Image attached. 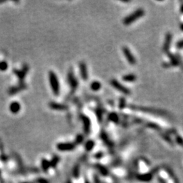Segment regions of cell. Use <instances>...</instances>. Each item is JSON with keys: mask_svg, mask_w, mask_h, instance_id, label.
Wrapping results in <instances>:
<instances>
[{"mask_svg": "<svg viewBox=\"0 0 183 183\" xmlns=\"http://www.w3.org/2000/svg\"><path fill=\"white\" fill-rule=\"evenodd\" d=\"M49 80H50V84L52 88V92L54 95L58 96L60 94V84L58 82L57 76L53 71H50L49 73Z\"/></svg>", "mask_w": 183, "mask_h": 183, "instance_id": "6da1fadb", "label": "cell"}, {"mask_svg": "<svg viewBox=\"0 0 183 183\" xmlns=\"http://www.w3.org/2000/svg\"><path fill=\"white\" fill-rule=\"evenodd\" d=\"M144 15V10L142 9H138L136 11H135L134 12H133L132 14H131L130 16L126 17L124 18V24L126 25H128V24H132L134 22L135 20H136L138 18H140V17H142Z\"/></svg>", "mask_w": 183, "mask_h": 183, "instance_id": "7a4b0ae2", "label": "cell"}, {"mask_svg": "<svg viewBox=\"0 0 183 183\" xmlns=\"http://www.w3.org/2000/svg\"><path fill=\"white\" fill-rule=\"evenodd\" d=\"M111 84L114 87L115 89H117L119 91H120L121 92L124 94H126V95H129L130 94V91L128 88H126L125 86H123L122 84H120V82H117V81L115 80H113L111 81Z\"/></svg>", "mask_w": 183, "mask_h": 183, "instance_id": "3957f363", "label": "cell"}, {"mask_svg": "<svg viewBox=\"0 0 183 183\" xmlns=\"http://www.w3.org/2000/svg\"><path fill=\"white\" fill-rule=\"evenodd\" d=\"M123 52L128 63L131 64V65H134V64L136 63L135 58L134 57V56L132 55V52H130V50L127 48V47H124Z\"/></svg>", "mask_w": 183, "mask_h": 183, "instance_id": "277c9868", "label": "cell"}, {"mask_svg": "<svg viewBox=\"0 0 183 183\" xmlns=\"http://www.w3.org/2000/svg\"><path fill=\"white\" fill-rule=\"evenodd\" d=\"M49 106L52 109L56 111H66L68 109L67 105H63V104L54 103V102H51L49 104Z\"/></svg>", "mask_w": 183, "mask_h": 183, "instance_id": "5b68a950", "label": "cell"}, {"mask_svg": "<svg viewBox=\"0 0 183 183\" xmlns=\"http://www.w3.org/2000/svg\"><path fill=\"white\" fill-rule=\"evenodd\" d=\"M81 117H82L83 124H84L85 133L89 134L90 132V128H91V122H90V120L89 117L85 115H82Z\"/></svg>", "mask_w": 183, "mask_h": 183, "instance_id": "8992f818", "label": "cell"}, {"mask_svg": "<svg viewBox=\"0 0 183 183\" xmlns=\"http://www.w3.org/2000/svg\"><path fill=\"white\" fill-rule=\"evenodd\" d=\"M68 80H69V83L71 87V89L73 90H76L78 83H77L76 78L75 77L72 71H70L69 73V75H68Z\"/></svg>", "mask_w": 183, "mask_h": 183, "instance_id": "52a82bcc", "label": "cell"}, {"mask_svg": "<svg viewBox=\"0 0 183 183\" xmlns=\"http://www.w3.org/2000/svg\"><path fill=\"white\" fill-rule=\"evenodd\" d=\"M75 148V145L73 143H60L57 145L58 150L65 151H71Z\"/></svg>", "mask_w": 183, "mask_h": 183, "instance_id": "ba28073f", "label": "cell"}, {"mask_svg": "<svg viewBox=\"0 0 183 183\" xmlns=\"http://www.w3.org/2000/svg\"><path fill=\"white\" fill-rule=\"evenodd\" d=\"M80 73L81 76L84 80H87L88 78V69H87L86 64L82 62L80 63Z\"/></svg>", "mask_w": 183, "mask_h": 183, "instance_id": "9c48e42d", "label": "cell"}, {"mask_svg": "<svg viewBox=\"0 0 183 183\" xmlns=\"http://www.w3.org/2000/svg\"><path fill=\"white\" fill-rule=\"evenodd\" d=\"M153 174L151 172H149L143 174H138L136 178L142 182H149L153 179Z\"/></svg>", "mask_w": 183, "mask_h": 183, "instance_id": "30bf717a", "label": "cell"}, {"mask_svg": "<svg viewBox=\"0 0 183 183\" xmlns=\"http://www.w3.org/2000/svg\"><path fill=\"white\" fill-rule=\"evenodd\" d=\"M171 41H172V35L170 33H167L166 35V37H165V42H164V45L163 47V50L164 52H168Z\"/></svg>", "mask_w": 183, "mask_h": 183, "instance_id": "8fae6325", "label": "cell"}, {"mask_svg": "<svg viewBox=\"0 0 183 183\" xmlns=\"http://www.w3.org/2000/svg\"><path fill=\"white\" fill-rule=\"evenodd\" d=\"M10 110L13 113H17L20 110V105L18 102H12L10 105Z\"/></svg>", "mask_w": 183, "mask_h": 183, "instance_id": "7c38bea8", "label": "cell"}, {"mask_svg": "<svg viewBox=\"0 0 183 183\" xmlns=\"http://www.w3.org/2000/svg\"><path fill=\"white\" fill-rule=\"evenodd\" d=\"M163 169H165V171L166 172L167 174H168L169 176L172 179L173 181H174V183H179L178 179L176 178V176H175L174 173V172L172 171V169L171 168H169V167H165Z\"/></svg>", "mask_w": 183, "mask_h": 183, "instance_id": "4fadbf2b", "label": "cell"}, {"mask_svg": "<svg viewBox=\"0 0 183 183\" xmlns=\"http://www.w3.org/2000/svg\"><path fill=\"white\" fill-rule=\"evenodd\" d=\"M27 71H28V67H27V66H26V67H24L21 71H16L15 73H16L17 76H18V79H19L20 81H22L24 80V77H25L26 74H27Z\"/></svg>", "mask_w": 183, "mask_h": 183, "instance_id": "5bb4252c", "label": "cell"}, {"mask_svg": "<svg viewBox=\"0 0 183 183\" xmlns=\"http://www.w3.org/2000/svg\"><path fill=\"white\" fill-rule=\"evenodd\" d=\"M25 88V86L24 85H21V86H17V87H13V88H10L9 90V94H14L18 93L20 90H22Z\"/></svg>", "mask_w": 183, "mask_h": 183, "instance_id": "9a60e30c", "label": "cell"}, {"mask_svg": "<svg viewBox=\"0 0 183 183\" xmlns=\"http://www.w3.org/2000/svg\"><path fill=\"white\" fill-rule=\"evenodd\" d=\"M136 75L133 74H129V75H126L122 77V80L125 82H134V81L136 80Z\"/></svg>", "mask_w": 183, "mask_h": 183, "instance_id": "2e32d148", "label": "cell"}, {"mask_svg": "<svg viewBox=\"0 0 183 183\" xmlns=\"http://www.w3.org/2000/svg\"><path fill=\"white\" fill-rule=\"evenodd\" d=\"M90 87H91L92 90H94V91H98V90L101 89V84L99 82H94L90 85Z\"/></svg>", "mask_w": 183, "mask_h": 183, "instance_id": "e0dca14e", "label": "cell"}, {"mask_svg": "<svg viewBox=\"0 0 183 183\" xmlns=\"http://www.w3.org/2000/svg\"><path fill=\"white\" fill-rule=\"evenodd\" d=\"M139 110L141 111H147V112H152V113H159V114L162 115V111H159V110H153V109H147V108H142V107H139Z\"/></svg>", "mask_w": 183, "mask_h": 183, "instance_id": "ac0fdd59", "label": "cell"}, {"mask_svg": "<svg viewBox=\"0 0 183 183\" xmlns=\"http://www.w3.org/2000/svg\"><path fill=\"white\" fill-rule=\"evenodd\" d=\"M94 146V142L93 140H88V142L86 143V149L87 151H90L93 149Z\"/></svg>", "mask_w": 183, "mask_h": 183, "instance_id": "d6986e66", "label": "cell"}, {"mask_svg": "<svg viewBox=\"0 0 183 183\" xmlns=\"http://www.w3.org/2000/svg\"><path fill=\"white\" fill-rule=\"evenodd\" d=\"M109 120L111 121H113L114 122H117L119 120V117L115 113H112L109 115Z\"/></svg>", "mask_w": 183, "mask_h": 183, "instance_id": "ffe728a7", "label": "cell"}, {"mask_svg": "<svg viewBox=\"0 0 183 183\" xmlns=\"http://www.w3.org/2000/svg\"><path fill=\"white\" fill-rule=\"evenodd\" d=\"M168 56H169V58H170L172 64V65H178V60H177V58L175 57L174 56H173L172 54H169V53L168 54Z\"/></svg>", "mask_w": 183, "mask_h": 183, "instance_id": "44dd1931", "label": "cell"}, {"mask_svg": "<svg viewBox=\"0 0 183 183\" xmlns=\"http://www.w3.org/2000/svg\"><path fill=\"white\" fill-rule=\"evenodd\" d=\"M41 165H42V167H43V169H44V170H46V169H48V167L50 166L51 163H50V162L48 161L46 159H43L42 163H41Z\"/></svg>", "mask_w": 183, "mask_h": 183, "instance_id": "7402d4cb", "label": "cell"}, {"mask_svg": "<svg viewBox=\"0 0 183 183\" xmlns=\"http://www.w3.org/2000/svg\"><path fill=\"white\" fill-rule=\"evenodd\" d=\"M7 69V63L5 61L0 62V71H5Z\"/></svg>", "mask_w": 183, "mask_h": 183, "instance_id": "603a6c76", "label": "cell"}, {"mask_svg": "<svg viewBox=\"0 0 183 183\" xmlns=\"http://www.w3.org/2000/svg\"><path fill=\"white\" fill-rule=\"evenodd\" d=\"M176 141L179 145H180L181 147H183V139L182 138L178 136L176 137Z\"/></svg>", "mask_w": 183, "mask_h": 183, "instance_id": "cb8c5ba5", "label": "cell"}, {"mask_svg": "<svg viewBox=\"0 0 183 183\" xmlns=\"http://www.w3.org/2000/svg\"><path fill=\"white\" fill-rule=\"evenodd\" d=\"M97 115L98 119H99V122H101V121L103 120V113H101V111H98Z\"/></svg>", "mask_w": 183, "mask_h": 183, "instance_id": "d4e9b609", "label": "cell"}, {"mask_svg": "<svg viewBox=\"0 0 183 183\" xmlns=\"http://www.w3.org/2000/svg\"><path fill=\"white\" fill-rule=\"evenodd\" d=\"M83 139H84V138H83L82 135H78L77 136L76 142L77 143H82V141H83Z\"/></svg>", "mask_w": 183, "mask_h": 183, "instance_id": "484cf974", "label": "cell"}, {"mask_svg": "<svg viewBox=\"0 0 183 183\" xmlns=\"http://www.w3.org/2000/svg\"><path fill=\"white\" fill-rule=\"evenodd\" d=\"M126 103H125V100L124 99H121L120 100V108L121 109H122L125 107Z\"/></svg>", "mask_w": 183, "mask_h": 183, "instance_id": "4316f807", "label": "cell"}, {"mask_svg": "<svg viewBox=\"0 0 183 183\" xmlns=\"http://www.w3.org/2000/svg\"><path fill=\"white\" fill-rule=\"evenodd\" d=\"M157 179H158V181H159V183H167L166 181L164 180L163 178H161V176H158Z\"/></svg>", "mask_w": 183, "mask_h": 183, "instance_id": "83f0119b", "label": "cell"}, {"mask_svg": "<svg viewBox=\"0 0 183 183\" xmlns=\"http://www.w3.org/2000/svg\"><path fill=\"white\" fill-rule=\"evenodd\" d=\"M177 47H178V48H183V39L182 40L180 41L178 43H177Z\"/></svg>", "mask_w": 183, "mask_h": 183, "instance_id": "f1b7e54d", "label": "cell"}, {"mask_svg": "<svg viewBox=\"0 0 183 183\" xmlns=\"http://www.w3.org/2000/svg\"><path fill=\"white\" fill-rule=\"evenodd\" d=\"M181 12L183 13V5H182V6H181Z\"/></svg>", "mask_w": 183, "mask_h": 183, "instance_id": "f546056e", "label": "cell"}, {"mask_svg": "<svg viewBox=\"0 0 183 183\" xmlns=\"http://www.w3.org/2000/svg\"><path fill=\"white\" fill-rule=\"evenodd\" d=\"M181 29L183 30V24H182V25H181Z\"/></svg>", "mask_w": 183, "mask_h": 183, "instance_id": "4dcf8cb0", "label": "cell"}]
</instances>
